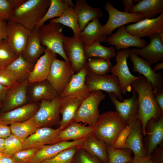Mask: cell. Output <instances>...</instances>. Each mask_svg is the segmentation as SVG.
<instances>
[{
  "mask_svg": "<svg viewBox=\"0 0 163 163\" xmlns=\"http://www.w3.org/2000/svg\"><path fill=\"white\" fill-rule=\"evenodd\" d=\"M131 86L138 95L139 117L142 124V134L145 136L149 120L152 118L158 119L163 113L154 98L152 85L145 77L140 76L132 83Z\"/></svg>",
  "mask_w": 163,
  "mask_h": 163,
  "instance_id": "6da1fadb",
  "label": "cell"
},
{
  "mask_svg": "<svg viewBox=\"0 0 163 163\" xmlns=\"http://www.w3.org/2000/svg\"><path fill=\"white\" fill-rule=\"evenodd\" d=\"M50 4V0H24L13 10L9 21L31 30L46 14Z\"/></svg>",
  "mask_w": 163,
  "mask_h": 163,
  "instance_id": "7a4b0ae2",
  "label": "cell"
},
{
  "mask_svg": "<svg viewBox=\"0 0 163 163\" xmlns=\"http://www.w3.org/2000/svg\"><path fill=\"white\" fill-rule=\"evenodd\" d=\"M127 125L116 112L108 111L100 114L94 126L93 134L107 145L112 146L120 133Z\"/></svg>",
  "mask_w": 163,
  "mask_h": 163,
  "instance_id": "3957f363",
  "label": "cell"
},
{
  "mask_svg": "<svg viewBox=\"0 0 163 163\" xmlns=\"http://www.w3.org/2000/svg\"><path fill=\"white\" fill-rule=\"evenodd\" d=\"M62 28L60 24L49 22L38 28V35L42 46L59 55L64 60L69 62L63 50V43L66 37L62 32Z\"/></svg>",
  "mask_w": 163,
  "mask_h": 163,
  "instance_id": "277c9868",
  "label": "cell"
},
{
  "mask_svg": "<svg viewBox=\"0 0 163 163\" xmlns=\"http://www.w3.org/2000/svg\"><path fill=\"white\" fill-rule=\"evenodd\" d=\"M105 98V95L101 91L91 92L82 101L73 121L94 126L100 115L98 109L99 104Z\"/></svg>",
  "mask_w": 163,
  "mask_h": 163,
  "instance_id": "5b68a950",
  "label": "cell"
},
{
  "mask_svg": "<svg viewBox=\"0 0 163 163\" xmlns=\"http://www.w3.org/2000/svg\"><path fill=\"white\" fill-rule=\"evenodd\" d=\"M75 74L70 63L56 58L53 61L46 78L59 95L68 85Z\"/></svg>",
  "mask_w": 163,
  "mask_h": 163,
  "instance_id": "8992f818",
  "label": "cell"
},
{
  "mask_svg": "<svg viewBox=\"0 0 163 163\" xmlns=\"http://www.w3.org/2000/svg\"><path fill=\"white\" fill-rule=\"evenodd\" d=\"M85 83L91 92L104 91L113 93L120 101L124 99L119 80L113 74L98 75L89 71L86 76Z\"/></svg>",
  "mask_w": 163,
  "mask_h": 163,
  "instance_id": "52a82bcc",
  "label": "cell"
},
{
  "mask_svg": "<svg viewBox=\"0 0 163 163\" xmlns=\"http://www.w3.org/2000/svg\"><path fill=\"white\" fill-rule=\"evenodd\" d=\"M60 96L51 100H43L33 118L40 128L51 127L59 123L61 110Z\"/></svg>",
  "mask_w": 163,
  "mask_h": 163,
  "instance_id": "ba28073f",
  "label": "cell"
},
{
  "mask_svg": "<svg viewBox=\"0 0 163 163\" xmlns=\"http://www.w3.org/2000/svg\"><path fill=\"white\" fill-rule=\"evenodd\" d=\"M129 51L128 49L118 50L116 53V64L113 66L110 72L116 76L119 81L122 94H125L127 91H131V85L140 76L133 75L129 70L127 63Z\"/></svg>",
  "mask_w": 163,
  "mask_h": 163,
  "instance_id": "9c48e42d",
  "label": "cell"
},
{
  "mask_svg": "<svg viewBox=\"0 0 163 163\" xmlns=\"http://www.w3.org/2000/svg\"><path fill=\"white\" fill-rule=\"evenodd\" d=\"M105 9L109 18L106 24L103 25L104 30L107 36L110 35L116 29L130 23H136L144 19L140 15L127 13L118 10L109 1L106 3Z\"/></svg>",
  "mask_w": 163,
  "mask_h": 163,
  "instance_id": "30bf717a",
  "label": "cell"
},
{
  "mask_svg": "<svg viewBox=\"0 0 163 163\" xmlns=\"http://www.w3.org/2000/svg\"><path fill=\"white\" fill-rule=\"evenodd\" d=\"M131 97L124 99L122 101L118 100L112 93H108L111 101L115 106L116 112L124 119L127 125L139 117V104L137 93L133 88Z\"/></svg>",
  "mask_w": 163,
  "mask_h": 163,
  "instance_id": "8fae6325",
  "label": "cell"
},
{
  "mask_svg": "<svg viewBox=\"0 0 163 163\" xmlns=\"http://www.w3.org/2000/svg\"><path fill=\"white\" fill-rule=\"evenodd\" d=\"M64 52L74 72H79L86 65L84 46L78 38L66 37L63 43Z\"/></svg>",
  "mask_w": 163,
  "mask_h": 163,
  "instance_id": "7c38bea8",
  "label": "cell"
},
{
  "mask_svg": "<svg viewBox=\"0 0 163 163\" xmlns=\"http://www.w3.org/2000/svg\"><path fill=\"white\" fill-rule=\"evenodd\" d=\"M28 80L24 81L11 86L8 90L3 101L0 113L11 111L28 102L27 89Z\"/></svg>",
  "mask_w": 163,
  "mask_h": 163,
  "instance_id": "4fadbf2b",
  "label": "cell"
},
{
  "mask_svg": "<svg viewBox=\"0 0 163 163\" xmlns=\"http://www.w3.org/2000/svg\"><path fill=\"white\" fill-rule=\"evenodd\" d=\"M30 31L19 24L7 21L5 40L18 56L24 51Z\"/></svg>",
  "mask_w": 163,
  "mask_h": 163,
  "instance_id": "5bb4252c",
  "label": "cell"
},
{
  "mask_svg": "<svg viewBox=\"0 0 163 163\" xmlns=\"http://www.w3.org/2000/svg\"><path fill=\"white\" fill-rule=\"evenodd\" d=\"M60 131L59 128H39L24 140L22 143V150L40 148L45 145H52L59 142L58 136Z\"/></svg>",
  "mask_w": 163,
  "mask_h": 163,
  "instance_id": "9a60e30c",
  "label": "cell"
},
{
  "mask_svg": "<svg viewBox=\"0 0 163 163\" xmlns=\"http://www.w3.org/2000/svg\"><path fill=\"white\" fill-rule=\"evenodd\" d=\"M126 28L129 33L140 38L159 34L163 32V13L156 18L143 19L127 25Z\"/></svg>",
  "mask_w": 163,
  "mask_h": 163,
  "instance_id": "2e32d148",
  "label": "cell"
},
{
  "mask_svg": "<svg viewBox=\"0 0 163 163\" xmlns=\"http://www.w3.org/2000/svg\"><path fill=\"white\" fill-rule=\"evenodd\" d=\"M129 57L133 64V72L142 74L151 83L153 89H163V77L161 72L153 71L151 65L130 51Z\"/></svg>",
  "mask_w": 163,
  "mask_h": 163,
  "instance_id": "e0dca14e",
  "label": "cell"
},
{
  "mask_svg": "<svg viewBox=\"0 0 163 163\" xmlns=\"http://www.w3.org/2000/svg\"><path fill=\"white\" fill-rule=\"evenodd\" d=\"M107 42L109 45H114L115 50L118 51L131 46L142 48L147 45L145 40L129 33L124 25L119 27L114 34L108 37Z\"/></svg>",
  "mask_w": 163,
  "mask_h": 163,
  "instance_id": "ac0fdd59",
  "label": "cell"
},
{
  "mask_svg": "<svg viewBox=\"0 0 163 163\" xmlns=\"http://www.w3.org/2000/svg\"><path fill=\"white\" fill-rule=\"evenodd\" d=\"M150 42L142 48H128L130 51L140 57L151 65L163 61V43L158 34L149 37Z\"/></svg>",
  "mask_w": 163,
  "mask_h": 163,
  "instance_id": "d6986e66",
  "label": "cell"
},
{
  "mask_svg": "<svg viewBox=\"0 0 163 163\" xmlns=\"http://www.w3.org/2000/svg\"><path fill=\"white\" fill-rule=\"evenodd\" d=\"M89 71L86 65L74 74L60 97L74 96L84 99L91 92L85 83L86 76Z\"/></svg>",
  "mask_w": 163,
  "mask_h": 163,
  "instance_id": "ffe728a7",
  "label": "cell"
},
{
  "mask_svg": "<svg viewBox=\"0 0 163 163\" xmlns=\"http://www.w3.org/2000/svg\"><path fill=\"white\" fill-rule=\"evenodd\" d=\"M27 95L29 103L39 102L44 100H51L59 96L46 79L29 83Z\"/></svg>",
  "mask_w": 163,
  "mask_h": 163,
  "instance_id": "44dd1931",
  "label": "cell"
},
{
  "mask_svg": "<svg viewBox=\"0 0 163 163\" xmlns=\"http://www.w3.org/2000/svg\"><path fill=\"white\" fill-rule=\"evenodd\" d=\"M40 104V102L28 103L11 111L0 113V120L7 125L27 121L35 115Z\"/></svg>",
  "mask_w": 163,
  "mask_h": 163,
  "instance_id": "7402d4cb",
  "label": "cell"
},
{
  "mask_svg": "<svg viewBox=\"0 0 163 163\" xmlns=\"http://www.w3.org/2000/svg\"><path fill=\"white\" fill-rule=\"evenodd\" d=\"M84 139L61 141L53 144L44 145L40 148L29 163H40L53 158L67 149L74 146H81Z\"/></svg>",
  "mask_w": 163,
  "mask_h": 163,
  "instance_id": "603a6c76",
  "label": "cell"
},
{
  "mask_svg": "<svg viewBox=\"0 0 163 163\" xmlns=\"http://www.w3.org/2000/svg\"><path fill=\"white\" fill-rule=\"evenodd\" d=\"M108 37L104 32L99 19H94L89 22L78 37L84 46L96 42H107Z\"/></svg>",
  "mask_w": 163,
  "mask_h": 163,
  "instance_id": "cb8c5ba5",
  "label": "cell"
},
{
  "mask_svg": "<svg viewBox=\"0 0 163 163\" xmlns=\"http://www.w3.org/2000/svg\"><path fill=\"white\" fill-rule=\"evenodd\" d=\"M56 56V53L46 48L44 55L40 56L35 63L27 80L29 83L46 80L52 62Z\"/></svg>",
  "mask_w": 163,
  "mask_h": 163,
  "instance_id": "d4e9b609",
  "label": "cell"
},
{
  "mask_svg": "<svg viewBox=\"0 0 163 163\" xmlns=\"http://www.w3.org/2000/svg\"><path fill=\"white\" fill-rule=\"evenodd\" d=\"M141 124L140 120L138 119L128 124L129 133L125 149L130 150L135 156L144 157L146 156V150L143 142Z\"/></svg>",
  "mask_w": 163,
  "mask_h": 163,
  "instance_id": "484cf974",
  "label": "cell"
},
{
  "mask_svg": "<svg viewBox=\"0 0 163 163\" xmlns=\"http://www.w3.org/2000/svg\"><path fill=\"white\" fill-rule=\"evenodd\" d=\"M86 124L72 121L59 131L58 136L59 142L75 141L86 138L93 133L94 129V126H86Z\"/></svg>",
  "mask_w": 163,
  "mask_h": 163,
  "instance_id": "4316f807",
  "label": "cell"
},
{
  "mask_svg": "<svg viewBox=\"0 0 163 163\" xmlns=\"http://www.w3.org/2000/svg\"><path fill=\"white\" fill-rule=\"evenodd\" d=\"M60 97L62 118L58 128L61 130L73 121L75 113L84 99L74 96Z\"/></svg>",
  "mask_w": 163,
  "mask_h": 163,
  "instance_id": "83f0119b",
  "label": "cell"
},
{
  "mask_svg": "<svg viewBox=\"0 0 163 163\" xmlns=\"http://www.w3.org/2000/svg\"><path fill=\"white\" fill-rule=\"evenodd\" d=\"M148 127L147 144L146 148V155L152 154L157 146L160 145L163 140V116L158 119L152 118L148 121L146 125Z\"/></svg>",
  "mask_w": 163,
  "mask_h": 163,
  "instance_id": "f1b7e54d",
  "label": "cell"
},
{
  "mask_svg": "<svg viewBox=\"0 0 163 163\" xmlns=\"http://www.w3.org/2000/svg\"><path fill=\"white\" fill-rule=\"evenodd\" d=\"M74 9L81 31L91 21L99 19L103 16L102 11L99 8L90 6L85 0H77L74 5Z\"/></svg>",
  "mask_w": 163,
  "mask_h": 163,
  "instance_id": "f546056e",
  "label": "cell"
},
{
  "mask_svg": "<svg viewBox=\"0 0 163 163\" xmlns=\"http://www.w3.org/2000/svg\"><path fill=\"white\" fill-rule=\"evenodd\" d=\"M46 48L40 43L38 33V28L35 27L30 31L22 57L27 62L35 64Z\"/></svg>",
  "mask_w": 163,
  "mask_h": 163,
  "instance_id": "4dcf8cb0",
  "label": "cell"
},
{
  "mask_svg": "<svg viewBox=\"0 0 163 163\" xmlns=\"http://www.w3.org/2000/svg\"><path fill=\"white\" fill-rule=\"evenodd\" d=\"M163 13V0H139L133 5L129 13L141 15L144 19H152Z\"/></svg>",
  "mask_w": 163,
  "mask_h": 163,
  "instance_id": "1f68e13d",
  "label": "cell"
},
{
  "mask_svg": "<svg viewBox=\"0 0 163 163\" xmlns=\"http://www.w3.org/2000/svg\"><path fill=\"white\" fill-rule=\"evenodd\" d=\"M107 145L92 134L83 140L81 147L92 156L99 158L104 163H108Z\"/></svg>",
  "mask_w": 163,
  "mask_h": 163,
  "instance_id": "d6a6232c",
  "label": "cell"
},
{
  "mask_svg": "<svg viewBox=\"0 0 163 163\" xmlns=\"http://www.w3.org/2000/svg\"><path fill=\"white\" fill-rule=\"evenodd\" d=\"M35 64L26 61L21 54L5 69L19 83L28 80Z\"/></svg>",
  "mask_w": 163,
  "mask_h": 163,
  "instance_id": "836d02e7",
  "label": "cell"
},
{
  "mask_svg": "<svg viewBox=\"0 0 163 163\" xmlns=\"http://www.w3.org/2000/svg\"><path fill=\"white\" fill-rule=\"evenodd\" d=\"M49 22L58 23L69 27L73 31V37L75 38H78L81 32L73 3L66 8L60 17L51 19Z\"/></svg>",
  "mask_w": 163,
  "mask_h": 163,
  "instance_id": "e575fe53",
  "label": "cell"
},
{
  "mask_svg": "<svg viewBox=\"0 0 163 163\" xmlns=\"http://www.w3.org/2000/svg\"><path fill=\"white\" fill-rule=\"evenodd\" d=\"M10 125L11 134L22 142L40 128L33 117L27 121L13 123Z\"/></svg>",
  "mask_w": 163,
  "mask_h": 163,
  "instance_id": "d590c367",
  "label": "cell"
},
{
  "mask_svg": "<svg viewBox=\"0 0 163 163\" xmlns=\"http://www.w3.org/2000/svg\"><path fill=\"white\" fill-rule=\"evenodd\" d=\"M85 57L87 60L91 58L97 57L110 60L116 55L115 48L102 46L99 42H95L84 46Z\"/></svg>",
  "mask_w": 163,
  "mask_h": 163,
  "instance_id": "8d00e7d4",
  "label": "cell"
},
{
  "mask_svg": "<svg viewBox=\"0 0 163 163\" xmlns=\"http://www.w3.org/2000/svg\"><path fill=\"white\" fill-rule=\"evenodd\" d=\"M72 3L71 0H50L47 11L37 23L36 27L38 28L47 20L60 17L66 8Z\"/></svg>",
  "mask_w": 163,
  "mask_h": 163,
  "instance_id": "74e56055",
  "label": "cell"
},
{
  "mask_svg": "<svg viewBox=\"0 0 163 163\" xmlns=\"http://www.w3.org/2000/svg\"><path fill=\"white\" fill-rule=\"evenodd\" d=\"M108 163L132 162L131 151L129 149H119L107 145Z\"/></svg>",
  "mask_w": 163,
  "mask_h": 163,
  "instance_id": "f35d334b",
  "label": "cell"
},
{
  "mask_svg": "<svg viewBox=\"0 0 163 163\" xmlns=\"http://www.w3.org/2000/svg\"><path fill=\"white\" fill-rule=\"evenodd\" d=\"M86 65L91 72L98 75L106 74L110 72L113 66L110 60L94 57L88 59Z\"/></svg>",
  "mask_w": 163,
  "mask_h": 163,
  "instance_id": "ab89813d",
  "label": "cell"
},
{
  "mask_svg": "<svg viewBox=\"0 0 163 163\" xmlns=\"http://www.w3.org/2000/svg\"><path fill=\"white\" fill-rule=\"evenodd\" d=\"M18 56L5 39L0 41V70L6 69Z\"/></svg>",
  "mask_w": 163,
  "mask_h": 163,
  "instance_id": "60d3db41",
  "label": "cell"
},
{
  "mask_svg": "<svg viewBox=\"0 0 163 163\" xmlns=\"http://www.w3.org/2000/svg\"><path fill=\"white\" fill-rule=\"evenodd\" d=\"M81 146H74L67 149L53 158L40 163H73L75 154Z\"/></svg>",
  "mask_w": 163,
  "mask_h": 163,
  "instance_id": "b9f144b4",
  "label": "cell"
},
{
  "mask_svg": "<svg viewBox=\"0 0 163 163\" xmlns=\"http://www.w3.org/2000/svg\"><path fill=\"white\" fill-rule=\"evenodd\" d=\"M24 0H0V20L9 21L13 10Z\"/></svg>",
  "mask_w": 163,
  "mask_h": 163,
  "instance_id": "7bdbcfd3",
  "label": "cell"
},
{
  "mask_svg": "<svg viewBox=\"0 0 163 163\" xmlns=\"http://www.w3.org/2000/svg\"><path fill=\"white\" fill-rule=\"evenodd\" d=\"M22 143L20 140L11 134L5 139L4 148L2 152L8 156H12L22 149Z\"/></svg>",
  "mask_w": 163,
  "mask_h": 163,
  "instance_id": "ee69618b",
  "label": "cell"
},
{
  "mask_svg": "<svg viewBox=\"0 0 163 163\" xmlns=\"http://www.w3.org/2000/svg\"><path fill=\"white\" fill-rule=\"evenodd\" d=\"M40 148L21 150L12 156V158L19 163H29Z\"/></svg>",
  "mask_w": 163,
  "mask_h": 163,
  "instance_id": "f6af8a7d",
  "label": "cell"
},
{
  "mask_svg": "<svg viewBox=\"0 0 163 163\" xmlns=\"http://www.w3.org/2000/svg\"><path fill=\"white\" fill-rule=\"evenodd\" d=\"M73 163H100L97 158L91 156L80 147L74 157Z\"/></svg>",
  "mask_w": 163,
  "mask_h": 163,
  "instance_id": "bcb514c9",
  "label": "cell"
},
{
  "mask_svg": "<svg viewBox=\"0 0 163 163\" xmlns=\"http://www.w3.org/2000/svg\"><path fill=\"white\" fill-rule=\"evenodd\" d=\"M18 83L13 76L6 69L0 70V84L8 87Z\"/></svg>",
  "mask_w": 163,
  "mask_h": 163,
  "instance_id": "7dc6e473",
  "label": "cell"
},
{
  "mask_svg": "<svg viewBox=\"0 0 163 163\" xmlns=\"http://www.w3.org/2000/svg\"><path fill=\"white\" fill-rule=\"evenodd\" d=\"M129 133V127L127 125L120 133L112 146L117 149H125L126 140Z\"/></svg>",
  "mask_w": 163,
  "mask_h": 163,
  "instance_id": "c3c4849f",
  "label": "cell"
},
{
  "mask_svg": "<svg viewBox=\"0 0 163 163\" xmlns=\"http://www.w3.org/2000/svg\"><path fill=\"white\" fill-rule=\"evenodd\" d=\"M154 98L163 113V89H153Z\"/></svg>",
  "mask_w": 163,
  "mask_h": 163,
  "instance_id": "681fc988",
  "label": "cell"
},
{
  "mask_svg": "<svg viewBox=\"0 0 163 163\" xmlns=\"http://www.w3.org/2000/svg\"><path fill=\"white\" fill-rule=\"evenodd\" d=\"M153 152V154H151L152 160L155 163H163V149L156 148Z\"/></svg>",
  "mask_w": 163,
  "mask_h": 163,
  "instance_id": "f907efd6",
  "label": "cell"
},
{
  "mask_svg": "<svg viewBox=\"0 0 163 163\" xmlns=\"http://www.w3.org/2000/svg\"><path fill=\"white\" fill-rule=\"evenodd\" d=\"M11 134L10 126L0 120V138L5 139Z\"/></svg>",
  "mask_w": 163,
  "mask_h": 163,
  "instance_id": "816d5d0a",
  "label": "cell"
},
{
  "mask_svg": "<svg viewBox=\"0 0 163 163\" xmlns=\"http://www.w3.org/2000/svg\"><path fill=\"white\" fill-rule=\"evenodd\" d=\"M131 163H155L151 159V155L144 157L135 156Z\"/></svg>",
  "mask_w": 163,
  "mask_h": 163,
  "instance_id": "f5cc1de1",
  "label": "cell"
},
{
  "mask_svg": "<svg viewBox=\"0 0 163 163\" xmlns=\"http://www.w3.org/2000/svg\"><path fill=\"white\" fill-rule=\"evenodd\" d=\"M7 22L5 21L0 20V41L6 39Z\"/></svg>",
  "mask_w": 163,
  "mask_h": 163,
  "instance_id": "db71d44e",
  "label": "cell"
},
{
  "mask_svg": "<svg viewBox=\"0 0 163 163\" xmlns=\"http://www.w3.org/2000/svg\"><path fill=\"white\" fill-rule=\"evenodd\" d=\"M122 2L124 7V12L129 13V12L134 5L132 0H123Z\"/></svg>",
  "mask_w": 163,
  "mask_h": 163,
  "instance_id": "11a10c76",
  "label": "cell"
},
{
  "mask_svg": "<svg viewBox=\"0 0 163 163\" xmlns=\"http://www.w3.org/2000/svg\"><path fill=\"white\" fill-rule=\"evenodd\" d=\"M11 87H6L0 84V103L2 102L6 93Z\"/></svg>",
  "mask_w": 163,
  "mask_h": 163,
  "instance_id": "9f6ffc18",
  "label": "cell"
},
{
  "mask_svg": "<svg viewBox=\"0 0 163 163\" xmlns=\"http://www.w3.org/2000/svg\"><path fill=\"white\" fill-rule=\"evenodd\" d=\"M0 163H19L15 161L12 156H6L0 160Z\"/></svg>",
  "mask_w": 163,
  "mask_h": 163,
  "instance_id": "6f0895ef",
  "label": "cell"
},
{
  "mask_svg": "<svg viewBox=\"0 0 163 163\" xmlns=\"http://www.w3.org/2000/svg\"><path fill=\"white\" fill-rule=\"evenodd\" d=\"M163 68V62H162L159 63H157L154 66L152 69L153 71L156 72L157 71L160 70Z\"/></svg>",
  "mask_w": 163,
  "mask_h": 163,
  "instance_id": "680465c9",
  "label": "cell"
},
{
  "mask_svg": "<svg viewBox=\"0 0 163 163\" xmlns=\"http://www.w3.org/2000/svg\"><path fill=\"white\" fill-rule=\"evenodd\" d=\"M5 139L0 138V151L3 152L4 148Z\"/></svg>",
  "mask_w": 163,
  "mask_h": 163,
  "instance_id": "91938a15",
  "label": "cell"
},
{
  "mask_svg": "<svg viewBox=\"0 0 163 163\" xmlns=\"http://www.w3.org/2000/svg\"><path fill=\"white\" fill-rule=\"evenodd\" d=\"M8 156V155L5 154L2 152L0 151V160L3 158Z\"/></svg>",
  "mask_w": 163,
  "mask_h": 163,
  "instance_id": "94428289",
  "label": "cell"
},
{
  "mask_svg": "<svg viewBox=\"0 0 163 163\" xmlns=\"http://www.w3.org/2000/svg\"><path fill=\"white\" fill-rule=\"evenodd\" d=\"M2 102L0 103V111L1 108H2Z\"/></svg>",
  "mask_w": 163,
  "mask_h": 163,
  "instance_id": "6125c7cd",
  "label": "cell"
},
{
  "mask_svg": "<svg viewBox=\"0 0 163 163\" xmlns=\"http://www.w3.org/2000/svg\"><path fill=\"white\" fill-rule=\"evenodd\" d=\"M126 163H131V162Z\"/></svg>",
  "mask_w": 163,
  "mask_h": 163,
  "instance_id": "be15d7a7",
  "label": "cell"
}]
</instances>
